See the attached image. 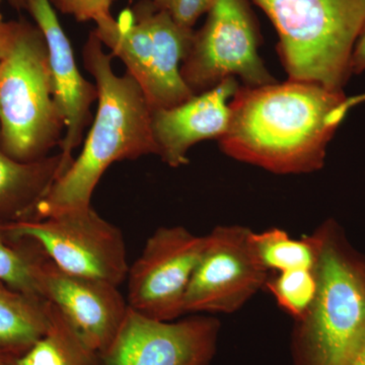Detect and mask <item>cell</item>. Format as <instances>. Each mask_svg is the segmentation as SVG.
I'll list each match as a JSON object with an SVG mask.
<instances>
[{
	"mask_svg": "<svg viewBox=\"0 0 365 365\" xmlns=\"http://www.w3.org/2000/svg\"><path fill=\"white\" fill-rule=\"evenodd\" d=\"M365 100L311 81L240 86L220 146L228 157L275 174L322 169L327 146L348 111Z\"/></svg>",
	"mask_w": 365,
	"mask_h": 365,
	"instance_id": "6da1fadb",
	"label": "cell"
},
{
	"mask_svg": "<svg viewBox=\"0 0 365 365\" xmlns=\"http://www.w3.org/2000/svg\"><path fill=\"white\" fill-rule=\"evenodd\" d=\"M103 47L97 34L91 31L83 56L98 88L97 114L83 150L41 201L35 220L88 207L96 187L110 165L158 155L151 109L143 90L127 72L118 76L112 66L114 56Z\"/></svg>",
	"mask_w": 365,
	"mask_h": 365,
	"instance_id": "7a4b0ae2",
	"label": "cell"
},
{
	"mask_svg": "<svg viewBox=\"0 0 365 365\" xmlns=\"http://www.w3.org/2000/svg\"><path fill=\"white\" fill-rule=\"evenodd\" d=\"M318 289L309 313L295 322L294 365H345L365 333V260L334 222L316 230Z\"/></svg>",
	"mask_w": 365,
	"mask_h": 365,
	"instance_id": "3957f363",
	"label": "cell"
},
{
	"mask_svg": "<svg viewBox=\"0 0 365 365\" xmlns=\"http://www.w3.org/2000/svg\"><path fill=\"white\" fill-rule=\"evenodd\" d=\"M64 132L44 35L36 24L14 21L11 45L0 62L2 148L18 162H36L60 146Z\"/></svg>",
	"mask_w": 365,
	"mask_h": 365,
	"instance_id": "277c9868",
	"label": "cell"
},
{
	"mask_svg": "<svg viewBox=\"0 0 365 365\" xmlns=\"http://www.w3.org/2000/svg\"><path fill=\"white\" fill-rule=\"evenodd\" d=\"M253 1L277 30L278 51L289 79L343 91L365 24V0Z\"/></svg>",
	"mask_w": 365,
	"mask_h": 365,
	"instance_id": "5b68a950",
	"label": "cell"
},
{
	"mask_svg": "<svg viewBox=\"0 0 365 365\" xmlns=\"http://www.w3.org/2000/svg\"><path fill=\"white\" fill-rule=\"evenodd\" d=\"M93 31L113 56L123 62L151 111L174 107L193 97L181 68L195 32L177 25L151 0H140L118 20L112 16L98 21Z\"/></svg>",
	"mask_w": 365,
	"mask_h": 365,
	"instance_id": "8992f818",
	"label": "cell"
},
{
	"mask_svg": "<svg viewBox=\"0 0 365 365\" xmlns=\"http://www.w3.org/2000/svg\"><path fill=\"white\" fill-rule=\"evenodd\" d=\"M16 239H28L59 268L119 287L129 265L121 230L91 206L57 215L2 225Z\"/></svg>",
	"mask_w": 365,
	"mask_h": 365,
	"instance_id": "52a82bcc",
	"label": "cell"
},
{
	"mask_svg": "<svg viewBox=\"0 0 365 365\" xmlns=\"http://www.w3.org/2000/svg\"><path fill=\"white\" fill-rule=\"evenodd\" d=\"M260 34L247 0H215L205 25L194 33L181 73L194 96L230 78L245 86L275 83L258 53Z\"/></svg>",
	"mask_w": 365,
	"mask_h": 365,
	"instance_id": "ba28073f",
	"label": "cell"
},
{
	"mask_svg": "<svg viewBox=\"0 0 365 365\" xmlns=\"http://www.w3.org/2000/svg\"><path fill=\"white\" fill-rule=\"evenodd\" d=\"M205 242V235L192 234L184 227L158 228L129 267V307L158 321L184 316L185 297Z\"/></svg>",
	"mask_w": 365,
	"mask_h": 365,
	"instance_id": "9c48e42d",
	"label": "cell"
},
{
	"mask_svg": "<svg viewBox=\"0 0 365 365\" xmlns=\"http://www.w3.org/2000/svg\"><path fill=\"white\" fill-rule=\"evenodd\" d=\"M250 232V228L225 225L205 235L185 297V314L234 313L265 287L269 272L252 249Z\"/></svg>",
	"mask_w": 365,
	"mask_h": 365,
	"instance_id": "30bf717a",
	"label": "cell"
},
{
	"mask_svg": "<svg viewBox=\"0 0 365 365\" xmlns=\"http://www.w3.org/2000/svg\"><path fill=\"white\" fill-rule=\"evenodd\" d=\"M220 323L211 317L158 321L129 307L121 330L101 354L103 365H210Z\"/></svg>",
	"mask_w": 365,
	"mask_h": 365,
	"instance_id": "8fae6325",
	"label": "cell"
},
{
	"mask_svg": "<svg viewBox=\"0 0 365 365\" xmlns=\"http://www.w3.org/2000/svg\"><path fill=\"white\" fill-rule=\"evenodd\" d=\"M40 294L96 351L102 354L121 330L129 306L116 285L59 268L46 255L38 272Z\"/></svg>",
	"mask_w": 365,
	"mask_h": 365,
	"instance_id": "7c38bea8",
	"label": "cell"
},
{
	"mask_svg": "<svg viewBox=\"0 0 365 365\" xmlns=\"http://www.w3.org/2000/svg\"><path fill=\"white\" fill-rule=\"evenodd\" d=\"M26 11L47 43L54 100L66 123L60 143L61 177L73 162V151L83 141L86 128L91 122V108L98 101V88L79 71L71 41L50 0H31Z\"/></svg>",
	"mask_w": 365,
	"mask_h": 365,
	"instance_id": "4fadbf2b",
	"label": "cell"
},
{
	"mask_svg": "<svg viewBox=\"0 0 365 365\" xmlns=\"http://www.w3.org/2000/svg\"><path fill=\"white\" fill-rule=\"evenodd\" d=\"M240 88L237 78L193 96L182 104L151 111V129L158 155L172 168L189 163L192 146L209 140H220L227 130L230 103Z\"/></svg>",
	"mask_w": 365,
	"mask_h": 365,
	"instance_id": "5bb4252c",
	"label": "cell"
},
{
	"mask_svg": "<svg viewBox=\"0 0 365 365\" xmlns=\"http://www.w3.org/2000/svg\"><path fill=\"white\" fill-rule=\"evenodd\" d=\"M61 155L32 163L9 157L0 143V223L33 220L41 201L60 177Z\"/></svg>",
	"mask_w": 365,
	"mask_h": 365,
	"instance_id": "9a60e30c",
	"label": "cell"
},
{
	"mask_svg": "<svg viewBox=\"0 0 365 365\" xmlns=\"http://www.w3.org/2000/svg\"><path fill=\"white\" fill-rule=\"evenodd\" d=\"M51 324V304L0 280V352L18 353L40 339Z\"/></svg>",
	"mask_w": 365,
	"mask_h": 365,
	"instance_id": "2e32d148",
	"label": "cell"
},
{
	"mask_svg": "<svg viewBox=\"0 0 365 365\" xmlns=\"http://www.w3.org/2000/svg\"><path fill=\"white\" fill-rule=\"evenodd\" d=\"M4 365H103L96 351L51 304L47 332L30 347L18 353H2Z\"/></svg>",
	"mask_w": 365,
	"mask_h": 365,
	"instance_id": "e0dca14e",
	"label": "cell"
},
{
	"mask_svg": "<svg viewBox=\"0 0 365 365\" xmlns=\"http://www.w3.org/2000/svg\"><path fill=\"white\" fill-rule=\"evenodd\" d=\"M250 244L269 273L316 269L318 264L319 242L317 232L295 240L280 228H270L262 232L251 230Z\"/></svg>",
	"mask_w": 365,
	"mask_h": 365,
	"instance_id": "ac0fdd59",
	"label": "cell"
},
{
	"mask_svg": "<svg viewBox=\"0 0 365 365\" xmlns=\"http://www.w3.org/2000/svg\"><path fill=\"white\" fill-rule=\"evenodd\" d=\"M44 255L36 242L11 237L0 223V280L9 287L43 299L38 272Z\"/></svg>",
	"mask_w": 365,
	"mask_h": 365,
	"instance_id": "d6986e66",
	"label": "cell"
},
{
	"mask_svg": "<svg viewBox=\"0 0 365 365\" xmlns=\"http://www.w3.org/2000/svg\"><path fill=\"white\" fill-rule=\"evenodd\" d=\"M265 288L283 311L295 322L302 321L309 313L316 297L318 289L317 267L269 273Z\"/></svg>",
	"mask_w": 365,
	"mask_h": 365,
	"instance_id": "ffe728a7",
	"label": "cell"
},
{
	"mask_svg": "<svg viewBox=\"0 0 365 365\" xmlns=\"http://www.w3.org/2000/svg\"><path fill=\"white\" fill-rule=\"evenodd\" d=\"M158 11L169 14L177 25L193 30L197 21L208 14L215 0H151Z\"/></svg>",
	"mask_w": 365,
	"mask_h": 365,
	"instance_id": "44dd1931",
	"label": "cell"
},
{
	"mask_svg": "<svg viewBox=\"0 0 365 365\" xmlns=\"http://www.w3.org/2000/svg\"><path fill=\"white\" fill-rule=\"evenodd\" d=\"M114 0H50L52 6L60 13L72 16L76 21H93L112 16L111 6Z\"/></svg>",
	"mask_w": 365,
	"mask_h": 365,
	"instance_id": "7402d4cb",
	"label": "cell"
},
{
	"mask_svg": "<svg viewBox=\"0 0 365 365\" xmlns=\"http://www.w3.org/2000/svg\"><path fill=\"white\" fill-rule=\"evenodd\" d=\"M351 69L352 73L357 74L365 71V24L353 50Z\"/></svg>",
	"mask_w": 365,
	"mask_h": 365,
	"instance_id": "603a6c76",
	"label": "cell"
},
{
	"mask_svg": "<svg viewBox=\"0 0 365 365\" xmlns=\"http://www.w3.org/2000/svg\"><path fill=\"white\" fill-rule=\"evenodd\" d=\"M13 37V21H6L0 14V62L6 56Z\"/></svg>",
	"mask_w": 365,
	"mask_h": 365,
	"instance_id": "cb8c5ba5",
	"label": "cell"
},
{
	"mask_svg": "<svg viewBox=\"0 0 365 365\" xmlns=\"http://www.w3.org/2000/svg\"><path fill=\"white\" fill-rule=\"evenodd\" d=\"M345 365H365V333Z\"/></svg>",
	"mask_w": 365,
	"mask_h": 365,
	"instance_id": "d4e9b609",
	"label": "cell"
},
{
	"mask_svg": "<svg viewBox=\"0 0 365 365\" xmlns=\"http://www.w3.org/2000/svg\"><path fill=\"white\" fill-rule=\"evenodd\" d=\"M6 1L16 11H23V9L26 11L31 0H6Z\"/></svg>",
	"mask_w": 365,
	"mask_h": 365,
	"instance_id": "484cf974",
	"label": "cell"
},
{
	"mask_svg": "<svg viewBox=\"0 0 365 365\" xmlns=\"http://www.w3.org/2000/svg\"><path fill=\"white\" fill-rule=\"evenodd\" d=\"M0 365H4V361H2L1 354H0Z\"/></svg>",
	"mask_w": 365,
	"mask_h": 365,
	"instance_id": "4316f807",
	"label": "cell"
},
{
	"mask_svg": "<svg viewBox=\"0 0 365 365\" xmlns=\"http://www.w3.org/2000/svg\"><path fill=\"white\" fill-rule=\"evenodd\" d=\"M0 2H1V0H0Z\"/></svg>",
	"mask_w": 365,
	"mask_h": 365,
	"instance_id": "83f0119b",
	"label": "cell"
}]
</instances>
